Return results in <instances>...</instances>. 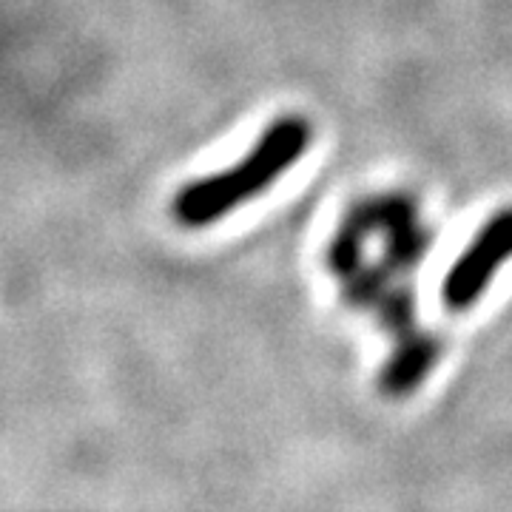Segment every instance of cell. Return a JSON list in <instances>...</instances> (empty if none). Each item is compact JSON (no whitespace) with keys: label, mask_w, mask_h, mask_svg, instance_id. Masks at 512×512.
I'll return each instance as SVG.
<instances>
[{"label":"cell","mask_w":512,"mask_h":512,"mask_svg":"<svg viewBox=\"0 0 512 512\" xmlns=\"http://www.w3.org/2000/svg\"><path fill=\"white\" fill-rule=\"evenodd\" d=\"M311 140L313 128L305 117H279L259 134L254 148L239 163L180 188V194L171 202L174 220L191 231L217 225L245 202L256 200L262 191L279 183L288 174V168L305 157Z\"/></svg>","instance_id":"obj_1"},{"label":"cell","mask_w":512,"mask_h":512,"mask_svg":"<svg viewBox=\"0 0 512 512\" xmlns=\"http://www.w3.org/2000/svg\"><path fill=\"white\" fill-rule=\"evenodd\" d=\"M512 259V208L495 211L478 228L473 242L461 251L441 282V302L447 311L464 313L487 293L495 274Z\"/></svg>","instance_id":"obj_2"}]
</instances>
